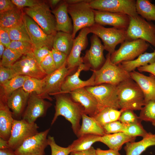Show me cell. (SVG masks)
Segmentation results:
<instances>
[{
	"instance_id": "ba28073f",
	"label": "cell",
	"mask_w": 155,
	"mask_h": 155,
	"mask_svg": "<svg viewBox=\"0 0 155 155\" xmlns=\"http://www.w3.org/2000/svg\"><path fill=\"white\" fill-rule=\"evenodd\" d=\"M149 46L146 42L141 39L126 40L121 44L118 49L111 54V60L117 65L123 61L133 60L144 53Z\"/></svg>"
},
{
	"instance_id": "4dcf8cb0",
	"label": "cell",
	"mask_w": 155,
	"mask_h": 155,
	"mask_svg": "<svg viewBox=\"0 0 155 155\" xmlns=\"http://www.w3.org/2000/svg\"><path fill=\"white\" fill-rule=\"evenodd\" d=\"M155 62V50L153 52H145L142 54L135 59L124 61L119 64L127 72L130 73L135 71L136 68L145 66Z\"/></svg>"
},
{
	"instance_id": "cb8c5ba5",
	"label": "cell",
	"mask_w": 155,
	"mask_h": 155,
	"mask_svg": "<svg viewBox=\"0 0 155 155\" xmlns=\"http://www.w3.org/2000/svg\"><path fill=\"white\" fill-rule=\"evenodd\" d=\"M68 5L64 1L51 11L55 17L57 31L72 34L73 25L68 14Z\"/></svg>"
},
{
	"instance_id": "74e56055",
	"label": "cell",
	"mask_w": 155,
	"mask_h": 155,
	"mask_svg": "<svg viewBox=\"0 0 155 155\" xmlns=\"http://www.w3.org/2000/svg\"><path fill=\"white\" fill-rule=\"evenodd\" d=\"M22 55L9 48H5L1 58L0 66L11 68Z\"/></svg>"
},
{
	"instance_id": "ee69618b",
	"label": "cell",
	"mask_w": 155,
	"mask_h": 155,
	"mask_svg": "<svg viewBox=\"0 0 155 155\" xmlns=\"http://www.w3.org/2000/svg\"><path fill=\"white\" fill-rule=\"evenodd\" d=\"M40 65L46 75L52 73L57 69L52 57L51 51L41 62Z\"/></svg>"
},
{
	"instance_id": "bcb514c9",
	"label": "cell",
	"mask_w": 155,
	"mask_h": 155,
	"mask_svg": "<svg viewBox=\"0 0 155 155\" xmlns=\"http://www.w3.org/2000/svg\"><path fill=\"white\" fill-rule=\"evenodd\" d=\"M18 75L12 68L0 66V86Z\"/></svg>"
},
{
	"instance_id": "c3c4849f",
	"label": "cell",
	"mask_w": 155,
	"mask_h": 155,
	"mask_svg": "<svg viewBox=\"0 0 155 155\" xmlns=\"http://www.w3.org/2000/svg\"><path fill=\"white\" fill-rule=\"evenodd\" d=\"M51 50L46 46H43L38 48H34L33 51L34 57L40 64L43 60L51 52Z\"/></svg>"
},
{
	"instance_id": "6da1fadb",
	"label": "cell",
	"mask_w": 155,
	"mask_h": 155,
	"mask_svg": "<svg viewBox=\"0 0 155 155\" xmlns=\"http://www.w3.org/2000/svg\"><path fill=\"white\" fill-rule=\"evenodd\" d=\"M55 96V112L51 125L55 123L59 116H63L71 123L72 130L77 137L81 127L80 120L84 113L83 107L66 94H60Z\"/></svg>"
},
{
	"instance_id": "8992f818",
	"label": "cell",
	"mask_w": 155,
	"mask_h": 155,
	"mask_svg": "<svg viewBox=\"0 0 155 155\" xmlns=\"http://www.w3.org/2000/svg\"><path fill=\"white\" fill-rule=\"evenodd\" d=\"M127 32V40L141 39L155 47V24L140 15L130 17Z\"/></svg>"
},
{
	"instance_id": "8d00e7d4",
	"label": "cell",
	"mask_w": 155,
	"mask_h": 155,
	"mask_svg": "<svg viewBox=\"0 0 155 155\" xmlns=\"http://www.w3.org/2000/svg\"><path fill=\"white\" fill-rule=\"evenodd\" d=\"M43 87L42 79L29 77L25 81L22 88L26 92L30 94L35 93L41 97Z\"/></svg>"
},
{
	"instance_id": "836d02e7",
	"label": "cell",
	"mask_w": 155,
	"mask_h": 155,
	"mask_svg": "<svg viewBox=\"0 0 155 155\" xmlns=\"http://www.w3.org/2000/svg\"><path fill=\"white\" fill-rule=\"evenodd\" d=\"M123 111L121 109L106 107L100 110L93 118L102 127L106 124L118 120Z\"/></svg>"
},
{
	"instance_id": "ffe728a7",
	"label": "cell",
	"mask_w": 155,
	"mask_h": 155,
	"mask_svg": "<svg viewBox=\"0 0 155 155\" xmlns=\"http://www.w3.org/2000/svg\"><path fill=\"white\" fill-rule=\"evenodd\" d=\"M68 93L73 100L82 106L85 114L93 117L99 112V107L97 100L85 87L76 89Z\"/></svg>"
},
{
	"instance_id": "681fc988",
	"label": "cell",
	"mask_w": 155,
	"mask_h": 155,
	"mask_svg": "<svg viewBox=\"0 0 155 155\" xmlns=\"http://www.w3.org/2000/svg\"><path fill=\"white\" fill-rule=\"evenodd\" d=\"M11 1L18 7L23 9L26 7H34L41 2L35 0H11Z\"/></svg>"
},
{
	"instance_id": "52a82bcc",
	"label": "cell",
	"mask_w": 155,
	"mask_h": 155,
	"mask_svg": "<svg viewBox=\"0 0 155 155\" xmlns=\"http://www.w3.org/2000/svg\"><path fill=\"white\" fill-rule=\"evenodd\" d=\"M88 28L90 33L101 39L104 49L111 54L115 51L118 44L127 40V30L113 27L106 28L96 23Z\"/></svg>"
},
{
	"instance_id": "3957f363",
	"label": "cell",
	"mask_w": 155,
	"mask_h": 155,
	"mask_svg": "<svg viewBox=\"0 0 155 155\" xmlns=\"http://www.w3.org/2000/svg\"><path fill=\"white\" fill-rule=\"evenodd\" d=\"M111 54L108 53L106 61L99 69L92 70L95 75V86L104 84L117 86L123 81L131 78L130 73L120 65L113 63L110 59Z\"/></svg>"
},
{
	"instance_id": "5bb4252c",
	"label": "cell",
	"mask_w": 155,
	"mask_h": 155,
	"mask_svg": "<svg viewBox=\"0 0 155 155\" xmlns=\"http://www.w3.org/2000/svg\"><path fill=\"white\" fill-rule=\"evenodd\" d=\"M44 99L35 93L30 94L22 119L34 123L37 118L44 117L48 108L52 105Z\"/></svg>"
},
{
	"instance_id": "8fae6325",
	"label": "cell",
	"mask_w": 155,
	"mask_h": 155,
	"mask_svg": "<svg viewBox=\"0 0 155 155\" xmlns=\"http://www.w3.org/2000/svg\"><path fill=\"white\" fill-rule=\"evenodd\" d=\"M38 128L35 123H30L22 119H14L7 141L9 148L16 150L26 140L38 133Z\"/></svg>"
},
{
	"instance_id": "94428289",
	"label": "cell",
	"mask_w": 155,
	"mask_h": 155,
	"mask_svg": "<svg viewBox=\"0 0 155 155\" xmlns=\"http://www.w3.org/2000/svg\"><path fill=\"white\" fill-rule=\"evenodd\" d=\"M152 125L155 127V121L152 123Z\"/></svg>"
},
{
	"instance_id": "d590c367",
	"label": "cell",
	"mask_w": 155,
	"mask_h": 155,
	"mask_svg": "<svg viewBox=\"0 0 155 155\" xmlns=\"http://www.w3.org/2000/svg\"><path fill=\"white\" fill-rule=\"evenodd\" d=\"M7 28L11 41H25L32 43L24 21L18 26Z\"/></svg>"
},
{
	"instance_id": "5b68a950",
	"label": "cell",
	"mask_w": 155,
	"mask_h": 155,
	"mask_svg": "<svg viewBox=\"0 0 155 155\" xmlns=\"http://www.w3.org/2000/svg\"><path fill=\"white\" fill-rule=\"evenodd\" d=\"M23 9L24 13L32 19L46 34L55 35L57 32L55 17L46 3L41 2L34 7Z\"/></svg>"
},
{
	"instance_id": "d4e9b609",
	"label": "cell",
	"mask_w": 155,
	"mask_h": 155,
	"mask_svg": "<svg viewBox=\"0 0 155 155\" xmlns=\"http://www.w3.org/2000/svg\"><path fill=\"white\" fill-rule=\"evenodd\" d=\"M7 103L0 101V137L8 141L14 120Z\"/></svg>"
},
{
	"instance_id": "f907efd6",
	"label": "cell",
	"mask_w": 155,
	"mask_h": 155,
	"mask_svg": "<svg viewBox=\"0 0 155 155\" xmlns=\"http://www.w3.org/2000/svg\"><path fill=\"white\" fill-rule=\"evenodd\" d=\"M11 41L7 28L0 27V42L7 48Z\"/></svg>"
},
{
	"instance_id": "f35d334b",
	"label": "cell",
	"mask_w": 155,
	"mask_h": 155,
	"mask_svg": "<svg viewBox=\"0 0 155 155\" xmlns=\"http://www.w3.org/2000/svg\"><path fill=\"white\" fill-rule=\"evenodd\" d=\"M140 111L139 117L142 121L152 123L155 121V101H149Z\"/></svg>"
},
{
	"instance_id": "f6af8a7d",
	"label": "cell",
	"mask_w": 155,
	"mask_h": 155,
	"mask_svg": "<svg viewBox=\"0 0 155 155\" xmlns=\"http://www.w3.org/2000/svg\"><path fill=\"white\" fill-rule=\"evenodd\" d=\"M124 127V125L118 120L106 124L102 127L106 134L123 132Z\"/></svg>"
},
{
	"instance_id": "9a60e30c",
	"label": "cell",
	"mask_w": 155,
	"mask_h": 155,
	"mask_svg": "<svg viewBox=\"0 0 155 155\" xmlns=\"http://www.w3.org/2000/svg\"><path fill=\"white\" fill-rule=\"evenodd\" d=\"M18 75L42 79L47 75L35 59L33 52L22 55L12 66Z\"/></svg>"
},
{
	"instance_id": "7bdbcfd3",
	"label": "cell",
	"mask_w": 155,
	"mask_h": 155,
	"mask_svg": "<svg viewBox=\"0 0 155 155\" xmlns=\"http://www.w3.org/2000/svg\"><path fill=\"white\" fill-rule=\"evenodd\" d=\"M118 120L125 125L142 121L139 116L134 112L133 111L130 109L123 111L121 113Z\"/></svg>"
},
{
	"instance_id": "9c48e42d",
	"label": "cell",
	"mask_w": 155,
	"mask_h": 155,
	"mask_svg": "<svg viewBox=\"0 0 155 155\" xmlns=\"http://www.w3.org/2000/svg\"><path fill=\"white\" fill-rule=\"evenodd\" d=\"M85 88L96 98L100 111L108 107L117 109H120L117 86L104 84Z\"/></svg>"
},
{
	"instance_id": "6f0895ef",
	"label": "cell",
	"mask_w": 155,
	"mask_h": 155,
	"mask_svg": "<svg viewBox=\"0 0 155 155\" xmlns=\"http://www.w3.org/2000/svg\"><path fill=\"white\" fill-rule=\"evenodd\" d=\"M9 147L7 141L0 137V149Z\"/></svg>"
},
{
	"instance_id": "44dd1931",
	"label": "cell",
	"mask_w": 155,
	"mask_h": 155,
	"mask_svg": "<svg viewBox=\"0 0 155 155\" xmlns=\"http://www.w3.org/2000/svg\"><path fill=\"white\" fill-rule=\"evenodd\" d=\"M90 69L89 67L84 63L79 65L75 73L66 77L61 86L60 94L68 93L77 89L95 86V75L94 72L90 78L86 80H82L79 78L82 71L88 70Z\"/></svg>"
},
{
	"instance_id": "30bf717a",
	"label": "cell",
	"mask_w": 155,
	"mask_h": 155,
	"mask_svg": "<svg viewBox=\"0 0 155 155\" xmlns=\"http://www.w3.org/2000/svg\"><path fill=\"white\" fill-rule=\"evenodd\" d=\"M135 0H89L94 10L125 14L130 17L138 15Z\"/></svg>"
},
{
	"instance_id": "f546056e",
	"label": "cell",
	"mask_w": 155,
	"mask_h": 155,
	"mask_svg": "<svg viewBox=\"0 0 155 155\" xmlns=\"http://www.w3.org/2000/svg\"><path fill=\"white\" fill-rule=\"evenodd\" d=\"M29 77L18 75L0 86V100L5 102L14 92L22 88L26 80Z\"/></svg>"
},
{
	"instance_id": "f1b7e54d",
	"label": "cell",
	"mask_w": 155,
	"mask_h": 155,
	"mask_svg": "<svg viewBox=\"0 0 155 155\" xmlns=\"http://www.w3.org/2000/svg\"><path fill=\"white\" fill-rule=\"evenodd\" d=\"M82 123L79 130L78 137L85 134H92L103 136L106 134L102 127L92 117L83 113Z\"/></svg>"
},
{
	"instance_id": "4316f807",
	"label": "cell",
	"mask_w": 155,
	"mask_h": 155,
	"mask_svg": "<svg viewBox=\"0 0 155 155\" xmlns=\"http://www.w3.org/2000/svg\"><path fill=\"white\" fill-rule=\"evenodd\" d=\"M136 137L121 132L107 134L101 137L100 142L107 146L110 149L119 151L123 145L128 142H134Z\"/></svg>"
},
{
	"instance_id": "2e32d148",
	"label": "cell",
	"mask_w": 155,
	"mask_h": 155,
	"mask_svg": "<svg viewBox=\"0 0 155 155\" xmlns=\"http://www.w3.org/2000/svg\"><path fill=\"white\" fill-rule=\"evenodd\" d=\"M90 33L88 27L84 28L81 30L78 36L73 40V46L66 63L67 68L71 72L83 63L81 53L88 45L87 35Z\"/></svg>"
},
{
	"instance_id": "7dc6e473",
	"label": "cell",
	"mask_w": 155,
	"mask_h": 155,
	"mask_svg": "<svg viewBox=\"0 0 155 155\" xmlns=\"http://www.w3.org/2000/svg\"><path fill=\"white\" fill-rule=\"evenodd\" d=\"M52 54L57 69L62 66L66 63L68 56L65 54L52 48Z\"/></svg>"
},
{
	"instance_id": "60d3db41",
	"label": "cell",
	"mask_w": 155,
	"mask_h": 155,
	"mask_svg": "<svg viewBox=\"0 0 155 155\" xmlns=\"http://www.w3.org/2000/svg\"><path fill=\"white\" fill-rule=\"evenodd\" d=\"M7 48L15 51L22 55L33 52L34 49L32 43L21 41H11Z\"/></svg>"
},
{
	"instance_id": "6125c7cd",
	"label": "cell",
	"mask_w": 155,
	"mask_h": 155,
	"mask_svg": "<svg viewBox=\"0 0 155 155\" xmlns=\"http://www.w3.org/2000/svg\"></svg>"
},
{
	"instance_id": "7a4b0ae2",
	"label": "cell",
	"mask_w": 155,
	"mask_h": 155,
	"mask_svg": "<svg viewBox=\"0 0 155 155\" xmlns=\"http://www.w3.org/2000/svg\"><path fill=\"white\" fill-rule=\"evenodd\" d=\"M119 105L123 111L141 110L145 105L143 92L138 84L131 78L117 86Z\"/></svg>"
},
{
	"instance_id": "d6a6232c",
	"label": "cell",
	"mask_w": 155,
	"mask_h": 155,
	"mask_svg": "<svg viewBox=\"0 0 155 155\" xmlns=\"http://www.w3.org/2000/svg\"><path fill=\"white\" fill-rule=\"evenodd\" d=\"M101 137L100 136L92 134L81 135L69 146L71 152L82 151L89 149L94 143L100 142Z\"/></svg>"
},
{
	"instance_id": "11a10c76",
	"label": "cell",
	"mask_w": 155,
	"mask_h": 155,
	"mask_svg": "<svg viewBox=\"0 0 155 155\" xmlns=\"http://www.w3.org/2000/svg\"><path fill=\"white\" fill-rule=\"evenodd\" d=\"M70 155H97L96 149L92 146L90 148L86 150L71 152Z\"/></svg>"
},
{
	"instance_id": "83f0119b",
	"label": "cell",
	"mask_w": 155,
	"mask_h": 155,
	"mask_svg": "<svg viewBox=\"0 0 155 155\" xmlns=\"http://www.w3.org/2000/svg\"><path fill=\"white\" fill-rule=\"evenodd\" d=\"M24 14L23 9L17 7L0 13V27L11 28L18 26L23 22Z\"/></svg>"
},
{
	"instance_id": "ab89813d",
	"label": "cell",
	"mask_w": 155,
	"mask_h": 155,
	"mask_svg": "<svg viewBox=\"0 0 155 155\" xmlns=\"http://www.w3.org/2000/svg\"><path fill=\"white\" fill-rule=\"evenodd\" d=\"M141 122H139L127 125L123 124L125 127L123 132L132 137H145L148 132L144 129Z\"/></svg>"
},
{
	"instance_id": "4fadbf2b",
	"label": "cell",
	"mask_w": 155,
	"mask_h": 155,
	"mask_svg": "<svg viewBox=\"0 0 155 155\" xmlns=\"http://www.w3.org/2000/svg\"><path fill=\"white\" fill-rule=\"evenodd\" d=\"M71 72L67 68L65 63L52 73L47 75L42 79L43 87L41 97L44 99L52 101V98L49 95H55L60 94L63 82Z\"/></svg>"
},
{
	"instance_id": "e575fe53",
	"label": "cell",
	"mask_w": 155,
	"mask_h": 155,
	"mask_svg": "<svg viewBox=\"0 0 155 155\" xmlns=\"http://www.w3.org/2000/svg\"><path fill=\"white\" fill-rule=\"evenodd\" d=\"M136 8L137 14L148 22H155V5L148 0H137Z\"/></svg>"
},
{
	"instance_id": "e0dca14e",
	"label": "cell",
	"mask_w": 155,
	"mask_h": 155,
	"mask_svg": "<svg viewBox=\"0 0 155 155\" xmlns=\"http://www.w3.org/2000/svg\"><path fill=\"white\" fill-rule=\"evenodd\" d=\"M23 21L34 49L46 46L51 50L55 35L46 34L32 19L25 13Z\"/></svg>"
},
{
	"instance_id": "b9f144b4",
	"label": "cell",
	"mask_w": 155,
	"mask_h": 155,
	"mask_svg": "<svg viewBox=\"0 0 155 155\" xmlns=\"http://www.w3.org/2000/svg\"><path fill=\"white\" fill-rule=\"evenodd\" d=\"M48 145L50 147L51 155H69L71 153L69 146L63 147L58 145L54 137L49 135L47 137Z\"/></svg>"
},
{
	"instance_id": "277c9868",
	"label": "cell",
	"mask_w": 155,
	"mask_h": 155,
	"mask_svg": "<svg viewBox=\"0 0 155 155\" xmlns=\"http://www.w3.org/2000/svg\"><path fill=\"white\" fill-rule=\"evenodd\" d=\"M89 0H82L78 3L68 5V13L73 22V38L80 30L89 27L95 23L94 9L90 6Z\"/></svg>"
},
{
	"instance_id": "7402d4cb",
	"label": "cell",
	"mask_w": 155,
	"mask_h": 155,
	"mask_svg": "<svg viewBox=\"0 0 155 155\" xmlns=\"http://www.w3.org/2000/svg\"><path fill=\"white\" fill-rule=\"evenodd\" d=\"M131 78L139 85L143 93L145 104L155 101V76H147L135 71L130 73Z\"/></svg>"
},
{
	"instance_id": "9f6ffc18",
	"label": "cell",
	"mask_w": 155,
	"mask_h": 155,
	"mask_svg": "<svg viewBox=\"0 0 155 155\" xmlns=\"http://www.w3.org/2000/svg\"><path fill=\"white\" fill-rule=\"evenodd\" d=\"M0 155H17L15 151L9 147L0 149Z\"/></svg>"
},
{
	"instance_id": "91938a15",
	"label": "cell",
	"mask_w": 155,
	"mask_h": 155,
	"mask_svg": "<svg viewBox=\"0 0 155 155\" xmlns=\"http://www.w3.org/2000/svg\"><path fill=\"white\" fill-rule=\"evenodd\" d=\"M4 46L0 42V58H1L5 49Z\"/></svg>"
},
{
	"instance_id": "db71d44e",
	"label": "cell",
	"mask_w": 155,
	"mask_h": 155,
	"mask_svg": "<svg viewBox=\"0 0 155 155\" xmlns=\"http://www.w3.org/2000/svg\"><path fill=\"white\" fill-rule=\"evenodd\" d=\"M97 155H121L119 151L109 149L108 150H104L100 148L96 149Z\"/></svg>"
},
{
	"instance_id": "680465c9",
	"label": "cell",
	"mask_w": 155,
	"mask_h": 155,
	"mask_svg": "<svg viewBox=\"0 0 155 155\" xmlns=\"http://www.w3.org/2000/svg\"><path fill=\"white\" fill-rule=\"evenodd\" d=\"M60 1L59 0H51L49 1V3L51 7L53 8L56 7Z\"/></svg>"
},
{
	"instance_id": "7c38bea8",
	"label": "cell",
	"mask_w": 155,
	"mask_h": 155,
	"mask_svg": "<svg viewBox=\"0 0 155 155\" xmlns=\"http://www.w3.org/2000/svg\"><path fill=\"white\" fill-rule=\"evenodd\" d=\"M49 128L38 133L26 140L14 151L17 155H45V150L48 146L47 135Z\"/></svg>"
},
{
	"instance_id": "603a6c76",
	"label": "cell",
	"mask_w": 155,
	"mask_h": 155,
	"mask_svg": "<svg viewBox=\"0 0 155 155\" xmlns=\"http://www.w3.org/2000/svg\"><path fill=\"white\" fill-rule=\"evenodd\" d=\"M30 94L26 92L22 88L13 92L8 98L7 104L11 111L13 117L20 119L27 106Z\"/></svg>"
},
{
	"instance_id": "484cf974",
	"label": "cell",
	"mask_w": 155,
	"mask_h": 155,
	"mask_svg": "<svg viewBox=\"0 0 155 155\" xmlns=\"http://www.w3.org/2000/svg\"><path fill=\"white\" fill-rule=\"evenodd\" d=\"M153 146H155V133L149 132L139 141L126 143L124 149L126 155H140L148 148Z\"/></svg>"
},
{
	"instance_id": "816d5d0a",
	"label": "cell",
	"mask_w": 155,
	"mask_h": 155,
	"mask_svg": "<svg viewBox=\"0 0 155 155\" xmlns=\"http://www.w3.org/2000/svg\"><path fill=\"white\" fill-rule=\"evenodd\" d=\"M16 7L11 0H0V13L8 11Z\"/></svg>"
},
{
	"instance_id": "d6986e66",
	"label": "cell",
	"mask_w": 155,
	"mask_h": 155,
	"mask_svg": "<svg viewBox=\"0 0 155 155\" xmlns=\"http://www.w3.org/2000/svg\"><path fill=\"white\" fill-rule=\"evenodd\" d=\"M95 23L102 26H111L113 27L127 30L129 25L130 16L122 13L94 10Z\"/></svg>"
},
{
	"instance_id": "f5cc1de1",
	"label": "cell",
	"mask_w": 155,
	"mask_h": 155,
	"mask_svg": "<svg viewBox=\"0 0 155 155\" xmlns=\"http://www.w3.org/2000/svg\"><path fill=\"white\" fill-rule=\"evenodd\" d=\"M137 69L140 72L150 73L155 76V62L145 66L139 67Z\"/></svg>"
},
{
	"instance_id": "1f68e13d",
	"label": "cell",
	"mask_w": 155,
	"mask_h": 155,
	"mask_svg": "<svg viewBox=\"0 0 155 155\" xmlns=\"http://www.w3.org/2000/svg\"><path fill=\"white\" fill-rule=\"evenodd\" d=\"M74 39L71 34L57 32L53 39L52 48L68 55L72 48Z\"/></svg>"
},
{
	"instance_id": "ac0fdd59",
	"label": "cell",
	"mask_w": 155,
	"mask_h": 155,
	"mask_svg": "<svg viewBox=\"0 0 155 155\" xmlns=\"http://www.w3.org/2000/svg\"><path fill=\"white\" fill-rule=\"evenodd\" d=\"M91 45L83 58V63L87 65L91 70H97L104 64L106 59L104 55V46L99 38L93 34L90 38Z\"/></svg>"
}]
</instances>
